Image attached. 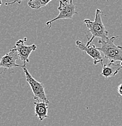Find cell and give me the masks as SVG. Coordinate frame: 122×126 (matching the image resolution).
<instances>
[{
    "mask_svg": "<svg viewBox=\"0 0 122 126\" xmlns=\"http://www.w3.org/2000/svg\"><path fill=\"white\" fill-rule=\"evenodd\" d=\"M102 15L106 16L102 10L97 9L95 12L94 21H91L89 19H85L83 21V23L88 28V31L92 34L91 38H89L86 33L87 38L88 39L86 44V46H89L95 38H99L100 39L103 41H105L109 38L108 31L106 29L105 26L102 22Z\"/></svg>",
    "mask_w": 122,
    "mask_h": 126,
    "instance_id": "6da1fadb",
    "label": "cell"
},
{
    "mask_svg": "<svg viewBox=\"0 0 122 126\" xmlns=\"http://www.w3.org/2000/svg\"><path fill=\"white\" fill-rule=\"evenodd\" d=\"M117 38L119 36H112L105 41L99 39L98 43L102 46L97 48L103 53L105 58L109 60V62L115 63L119 61L122 66V47L115 45L114 43Z\"/></svg>",
    "mask_w": 122,
    "mask_h": 126,
    "instance_id": "7a4b0ae2",
    "label": "cell"
},
{
    "mask_svg": "<svg viewBox=\"0 0 122 126\" xmlns=\"http://www.w3.org/2000/svg\"><path fill=\"white\" fill-rule=\"evenodd\" d=\"M23 69L26 77V81L31 86L34 94V99L37 101H43L49 104V100L47 98L43 83L37 81L31 75L26 67V65L23 64Z\"/></svg>",
    "mask_w": 122,
    "mask_h": 126,
    "instance_id": "3957f363",
    "label": "cell"
},
{
    "mask_svg": "<svg viewBox=\"0 0 122 126\" xmlns=\"http://www.w3.org/2000/svg\"><path fill=\"white\" fill-rule=\"evenodd\" d=\"M58 10L60 13L57 16L53 19L48 21L46 23L48 29H51L52 24L55 21L64 19H72L73 15L78 14L76 11L75 5L73 3L72 0H60V6L58 7Z\"/></svg>",
    "mask_w": 122,
    "mask_h": 126,
    "instance_id": "277c9868",
    "label": "cell"
},
{
    "mask_svg": "<svg viewBox=\"0 0 122 126\" xmlns=\"http://www.w3.org/2000/svg\"><path fill=\"white\" fill-rule=\"evenodd\" d=\"M27 41V38L26 37L24 39H19L16 42L15 45L14 46V48L17 50L18 52V56L24 65L29 63L30 55L32 52L35 51L36 49V46L35 44H32L30 46H26L24 44V42Z\"/></svg>",
    "mask_w": 122,
    "mask_h": 126,
    "instance_id": "5b68a950",
    "label": "cell"
},
{
    "mask_svg": "<svg viewBox=\"0 0 122 126\" xmlns=\"http://www.w3.org/2000/svg\"><path fill=\"white\" fill-rule=\"evenodd\" d=\"M18 52L14 47L9 50L8 53L2 56L0 60V68H4L5 71L6 69H14L15 67H22L23 65H19L16 63L17 60L19 59Z\"/></svg>",
    "mask_w": 122,
    "mask_h": 126,
    "instance_id": "8992f818",
    "label": "cell"
},
{
    "mask_svg": "<svg viewBox=\"0 0 122 126\" xmlns=\"http://www.w3.org/2000/svg\"><path fill=\"white\" fill-rule=\"evenodd\" d=\"M76 46L80 50L85 51L87 55H89L93 59L94 65H97L98 63H103V56L102 55L100 51L98 50L97 47H95L94 44H90L88 46H86L83 42L80 41H77Z\"/></svg>",
    "mask_w": 122,
    "mask_h": 126,
    "instance_id": "52a82bcc",
    "label": "cell"
},
{
    "mask_svg": "<svg viewBox=\"0 0 122 126\" xmlns=\"http://www.w3.org/2000/svg\"><path fill=\"white\" fill-rule=\"evenodd\" d=\"M102 72L101 75L105 78H110L116 75L120 70L122 69V66L120 64H115L114 63L109 62L108 64L102 63Z\"/></svg>",
    "mask_w": 122,
    "mask_h": 126,
    "instance_id": "ba28073f",
    "label": "cell"
},
{
    "mask_svg": "<svg viewBox=\"0 0 122 126\" xmlns=\"http://www.w3.org/2000/svg\"><path fill=\"white\" fill-rule=\"evenodd\" d=\"M35 116H37L41 121L48 118V103L43 101L34 102Z\"/></svg>",
    "mask_w": 122,
    "mask_h": 126,
    "instance_id": "9c48e42d",
    "label": "cell"
},
{
    "mask_svg": "<svg viewBox=\"0 0 122 126\" xmlns=\"http://www.w3.org/2000/svg\"><path fill=\"white\" fill-rule=\"evenodd\" d=\"M52 1V0H30L28 2V5L33 9L38 10L48 5Z\"/></svg>",
    "mask_w": 122,
    "mask_h": 126,
    "instance_id": "30bf717a",
    "label": "cell"
},
{
    "mask_svg": "<svg viewBox=\"0 0 122 126\" xmlns=\"http://www.w3.org/2000/svg\"><path fill=\"white\" fill-rule=\"evenodd\" d=\"M23 1H24V0H14L12 2H6V3H5V5H6V6H8V5L14 4L17 3V2L18 4H21V2Z\"/></svg>",
    "mask_w": 122,
    "mask_h": 126,
    "instance_id": "8fae6325",
    "label": "cell"
},
{
    "mask_svg": "<svg viewBox=\"0 0 122 126\" xmlns=\"http://www.w3.org/2000/svg\"><path fill=\"white\" fill-rule=\"evenodd\" d=\"M118 93L120 96H122V84L118 87Z\"/></svg>",
    "mask_w": 122,
    "mask_h": 126,
    "instance_id": "7c38bea8",
    "label": "cell"
},
{
    "mask_svg": "<svg viewBox=\"0 0 122 126\" xmlns=\"http://www.w3.org/2000/svg\"><path fill=\"white\" fill-rule=\"evenodd\" d=\"M1 4H2V0H0V7H1Z\"/></svg>",
    "mask_w": 122,
    "mask_h": 126,
    "instance_id": "4fadbf2b",
    "label": "cell"
},
{
    "mask_svg": "<svg viewBox=\"0 0 122 126\" xmlns=\"http://www.w3.org/2000/svg\"><path fill=\"white\" fill-rule=\"evenodd\" d=\"M105 1H107V2H109V0H105Z\"/></svg>",
    "mask_w": 122,
    "mask_h": 126,
    "instance_id": "5bb4252c",
    "label": "cell"
},
{
    "mask_svg": "<svg viewBox=\"0 0 122 126\" xmlns=\"http://www.w3.org/2000/svg\"><path fill=\"white\" fill-rule=\"evenodd\" d=\"M1 72H0V74H1ZM0 77H1V75H0Z\"/></svg>",
    "mask_w": 122,
    "mask_h": 126,
    "instance_id": "9a60e30c",
    "label": "cell"
}]
</instances>
